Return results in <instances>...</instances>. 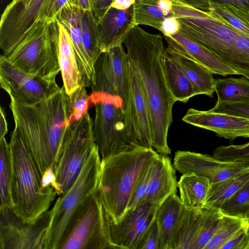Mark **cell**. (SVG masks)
Returning <instances> with one entry per match:
<instances>
[{
  "label": "cell",
  "mask_w": 249,
  "mask_h": 249,
  "mask_svg": "<svg viewBox=\"0 0 249 249\" xmlns=\"http://www.w3.org/2000/svg\"><path fill=\"white\" fill-rule=\"evenodd\" d=\"M163 35L154 34L140 26L127 33L123 44L127 57L141 77L148 102L152 123V148L160 155L171 152L167 143L176 102L166 81L163 58L166 51Z\"/></svg>",
  "instance_id": "1"
},
{
  "label": "cell",
  "mask_w": 249,
  "mask_h": 249,
  "mask_svg": "<svg viewBox=\"0 0 249 249\" xmlns=\"http://www.w3.org/2000/svg\"><path fill=\"white\" fill-rule=\"evenodd\" d=\"M67 94L63 86L49 98L33 105L10 97L16 127L24 140L41 177L54 172L69 124Z\"/></svg>",
  "instance_id": "2"
},
{
  "label": "cell",
  "mask_w": 249,
  "mask_h": 249,
  "mask_svg": "<svg viewBox=\"0 0 249 249\" xmlns=\"http://www.w3.org/2000/svg\"><path fill=\"white\" fill-rule=\"evenodd\" d=\"M159 155L138 147L101 160L97 190L109 221L116 223L125 213L142 174Z\"/></svg>",
  "instance_id": "3"
},
{
  "label": "cell",
  "mask_w": 249,
  "mask_h": 249,
  "mask_svg": "<svg viewBox=\"0 0 249 249\" xmlns=\"http://www.w3.org/2000/svg\"><path fill=\"white\" fill-rule=\"evenodd\" d=\"M9 143L13 166L12 208L23 221L30 222L49 210L57 194L54 189L43 187L35 159L16 127Z\"/></svg>",
  "instance_id": "4"
},
{
  "label": "cell",
  "mask_w": 249,
  "mask_h": 249,
  "mask_svg": "<svg viewBox=\"0 0 249 249\" xmlns=\"http://www.w3.org/2000/svg\"><path fill=\"white\" fill-rule=\"evenodd\" d=\"M101 159L96 145L78 178L56 200L44 249H58L72 218L88 197L98 189Z\"/></svg>",
  "instance_id": "5"
},
{
  "label": "cell",
  "mask_w": 249,
  "mask_h": 249,
  "mask_svg": "<svg viewBox=\"0 0 249 249\" xmlns=\"http://www.w3.org/2000/svg\"><path fill=\"white\" fill-rule=\"evenodd\" d=\"M4 56L18 68L42 77L56 78L60 71L56 36L46 20L36 21L19 45Z\"/></svg>",
  "instance_id": "6"
},
{
  "label": "cell",
  "mask_w": 249,
  "mask_h": 249,
  "mask_svg": "<svg viewBox=\"0 0 249 249\" xmlns=\"http://www.w3.org/2000/svg\"><path fill=\"white\" fill-rule=\"evenodd\" d=\"M92 124L87 112L68 127L55 170V191L58 196L73 184L96 146Z\"/></svg>",
  "instance_id": "7"
},
{
  "label": "cell",
  "mask_w": 249,
  "mask_h": 249,
  "mask_svg": "<svg viewBox=\"0 0 249 249\" xmlns=\"http://www.w3.org/2000/svg\"><path fill=\"white\" fill-rule=\"evenodd\" d=\"M58 249H117L110 239L108 219L97 190L72 218Z\"/></svg>",
  "instance_id": "8"
},
{
  "label": "cell",
  "mask_w": 249,
  "mask_h": 249,
  "mask_svg": "<svg viewBox=\"0 0 249 249\" xmlns=\"http://www.w3.org/2000/svg\"><path fill=\"white\" fill-rule=\"evenodd\" d=\"M117 99L103 97L95 104L92 132L101 160L138 147L129 135L125 113Z\"/></svg>",
  "instance_id": "9"
},
{
  "label": "cell",
  "mask_w": 249,
  "mask_h": 249,
  "mask_svg": "<svg viewBox=\"0 0 249 249\" xmlns=\"http://www.w3.org/2000/svg\"><path fill=\"white\" fill-rule=\"evenodd\" d=\"M0 249H44L51 221V210L25 222L12 208L0 210Z\"/></svg>",
  "instance_id": "10"
},
{
  "label": "cell",
  "mask_w": 249,
  "mask_h": 249,
  "mask_svg": "<svg viewBox=\"0 0 249 249\" xmlns=\"http://www.w3.org/2000/svg\"><path fill=\"white\" fill-rule=\"evenodd\" d=\"M223 214L220 209L184 206L169 249H204Z\"/></svg>",
  "instance_id": "11"
},
{
  "label": "cell",
  "mask_w": 249,
  "mask_h": 249,
  "mask_svg": "<svg viewBox=\"0 0 249 249\" xmlns=\"http://www.w3.org/2000/svg\"><path fill=\"white\" fill-rule=\"evenodd\" d=\"M0 83L10 97L30 105L46 100L61 89L55 78L26 72L13 65L3 54L0 57Z\"/></svg>",
  "instance_id": "12"
},
{
  "label": "cell",
  "mask_w": 249,
  "mask_h": 249,
  "mask_svg": "<svg viewBox=\"0 0 249 249\" xmlns=\"http://www.w3.org/2000/svg\"><path fill=\"white\" fill-rule=\"evenodd\" d=\"M127 66L129 92L125 112L126 129L136 145L151 148L152 123L147 96L138 70L129 59Z\"/></svg>",
  "instance_id": "13"
},
{
  "label": "cell",
  "mask_w": 249,
  "mask_h": 249,
  "mask_svg": "<svg viewBox=\"0 0 249 249\" xmlns=\"http://www.w3.org/2000/svg\"><path fill=\"white\" fill-rule=\"evenodd\" d=\"M47 0H13L3 11L0 21V47L7 55L23 39L37 20Z\"/></svg>",
  "instance_id": "14"
},
{
  "label": "cell",
  "mask_w": 249,
  "mask_h": 249,
  "mask_svg": "<svg viewBox=\"0 0 249 249\" xmlns=\"http://www.w3.org/2000/svg\"><path fill=\"white\" fill-rule=\"evenodd\" d=\"M160 206L145 200L127 210L116 223L108 220L110 239L116 249H139Z\"/></svg>",
  "instance_id": "15"
},
{
  "label": "cell",
  "mask_w": 249,
  "mask_h": 249,
  "mask_svg": "<svg viewBox=\"0 0 249 249\" xmlns=\"http://www.w3.org/2000/svg\"><path fill=\"white\" fill-rule=\"evenodd\" d=\"M173 166L182 174L195 173L209 178L211 183L220 182L249 170V164L227 162L213 156L189 151L175 154Z\"/></svg>",
  "instance_id": "16"
},
{
  "label": "cell",
  "mask_w": 249,
  "mask_h": 249,
  "mask_svg": "<svg viewBox=\"0 0 249 249\" xmlns=\"http://www.w3.org/2000/svg\"><path fill=\"white\" fill-rule=\"evenodd\" d=\"M128 59L123 44L102 53L94 63L93 73L100 83L113 87L122 99L124 112L129 92Z\"/></svg>",
  "instance_id": "17"
},
{
  "label": "cell",
  "mask_w": 249,
  "mask_h": 249,
  "mask_svg": "<svg viewBox=\"0 0 249 249\" xmlns=\"http://www.w3.org/2000/svg\"><path fill=\"white\" fill-rule=\"evenodd\" d=\"M185 123L215 132L230 140L249 138V119L228 114L189 108L182 119Z\"/></svg>",
  "instance_id": "18"
},
{
  "label": "cell",
  "mask_w": 249,
  "mask_h": 249,
  "mask_svg": "<svg viewBox=\"0 0 249 249\" xmlns=\"http://www.w3.org/2000/svg\"><path fill=\"white\" fill-rule=\"evenodd\" d=\"M169 53L198 64L214 74L227 76L238 75L231 67L211 52L179 32L171 36H163Z\"/></svg>",
  "instance_id": "19"
},
{
  "label": "cell",
  "mask_w": 249,
  "mask_h": 249,
  "mask_svg": "<svg viewBox=\"0 0 249 249\" xmlns=\"http://www.w3.org/2000/svg\"><path fill=\"white\" fill-rule=\"evenodd\" d=\"M134 26L132 6L124 10L110 7L98 22V47L101 52L123 44Z\"/></svg>",
  "instance_id": "20"
},
{
  "label": "cell",
  "mask_w": 249,
  "mask_h": 249,
  "mask_svg": "<svg viewBox=\"0 0 249 249\" xmlns=\"http://www.w3.org/2000/svg\"><path fill=\"white\" fill-rule=\"evenodd\" d=\"M51 23L57 38L58 60L63 87L69 96L83 86L82 77L73 44L68 32L57 20Z\"/></svg>",
  "instance_id": "21"
},
{
  "label": "cell",
  "mask_w": 249,
  "mask_h": 249,
  "mask_svg": "<svg viewBox=\"0 0 249 249\" xmlns=\"http://www.w3.org/2000/svg\"><path fill=\"white\" fill-rule=\"evenodd\" d=\"M82 15L81 9L75 6H68L59 12L55 20L65 27L71 37L83 86L90 87L93 70L88 62L82 45Z\"/></svg>",
  "instance_id": "22"
},
{
  "label": "cell",
  "mask_w": 249,
  "mask_h": 249,
  "mask_svg": "<svg viewBox=\"0 0 249 249\" xmlns=\"http://www.w3.org/2000/svg\"><path fill=\"white\" fill-rule=\"evenodd\" d=\"M177 187L176 169L171 159L160 155L152 163L146 200L160 205L168 197L176 194Z\"/></svg>",
  "instance_id": "23"
},
{
  "label": "cell",
  "mask_w": 249,
  "mask_h": 249,
  "mask_svg": "<svg viewBox=\"0 0 249 249\" xmlns=\"http://www.w3.org/2000/svg\"><path fill=\"white\" fill-rule=\"evenodd\" d=\"M183 207L176 194L170 196L159 207L155 216L159 232V249H169Z\"/></svg>",
  "instance_id": "24"
},
{
  "label": "cell",
  "mask_w": 249,
  "mask_h": 249,
  "mask_svg": "<svg viewBox=\"0 0 249 249\" xmlns=\"http://www.w3.org/2000/svg\"><path fill=\"white\" fill-rule=\"evenodd\" d=\"M172 0H136L132 6L135 26H148L160 31L163 20L172 16Z\"/></svg>",
  "instance_id": "25"
},
{
  "label": "cell",
  "mask_w": 249,
  "mask_h": 249,
  "mask_svg": "<svg viewBox=\"0 0 249 249\" xmlns=\"http://www.w3.org/2000/svg\"><path fill=\"white\" fill-rule=\"evenodd\" d=\"M163 67L168 86L175 101L186 103L194 96V89L178 59L166 51Z\"/></svg>",
  "instance_id": "26"
},
{
  "label": "cell",
  "mask_w": 249,
  "mask_h": 249,
  "mask_svg": "<svg viewBox=\"0 0 249 249\" xmlns=\"http://www.w3.org/2000/svg\"><path fill=\"white\" fill-rule=\"evenodd\" d=\"M248 180L249 170L225 180L211 183L201 206L208 209H220Z\"/></svg>",
  "instance_id": "27"
},
{
  "label": "cell",
  "mask_w": 249,
  "mask_h": 249,
  "mask_svg": "<svg viewBox=\"0 0 249 249\" xmlns=\"http://www.w3.org/2000/svg\"><path fill=\"white\" fill-rule=\"evenodd\" d=\"M211 183L208 178L195 173L184 174L178 181L179 198L184 206H201Z\"/></svg>",
  "instance_id": "28"
},
{
  "label": "cell",
  "mask_w": 249,
  "mask_h": 249,
  "mask_svg": "<svg viewBox=\"0 0 249 249\" xmlns=\"http://www.w3.org/2000/svg\"><path fill=\"white\" fill-rule=\"evenodd\" d=\"M216 103L249 102V80L230 77L215 80Z\"/></svg>",
  "instance_id": "29"
},
{
  "label": "cell",
  "mask_w": 249,
  "mask_h": 249,
  "mask_svg": "<svg viewBox=\"0 0 249 249\" xmlns=\"http://www.w3.org/2000/svg\"><path fill=\"white\" fill-rule=\"evenodd\" d=\"M177 57V56H176ZM194 89V96L204 94L213 96L215 80L208 69L189 60L177 57Z\"/></svg>",
  "instance_id": "30"
},
{
  "label": "cell",
  "mask_w": 249,
  "mask_h": 249,
  "mask_svg": "<svg viewBox=\"0 0 249 249\" xmlns=\"http://www.w3.org/2000/svg\"><path fill=\"white\" fill-rule=\"evenodd\" d=\"M0 210L12 208L13 166L11 149L5 137L0 139Z\"/></svg>",
  "instance_id": "31"
},
{
  "label": "cell",
  "mask_w": 249,
  "mask_h": 249,
  "mask_svg": "<svg viewBox=\"0 0 249 249\" xmlns=\"http://www.w3.org/2000/svg\"><path fill=\"white\" fill-rule=\"evenodd\" d=\"M82 42L88 62L93 70L94 63L102 53L98 47V21L92 12L83 11Z\"/></svg>",
  "instance_id": "32"
},
{
  "label": "cell",
  "mask_w": 249,
  "mask_h": 249,
  "mask_svg": "<svg viewBox=\"0 0 249 249\" xmlns=\"http://www.w3.org/2000/svg\"><path fill=\"white\" fill-rule=\"evenodd\" d=\"M204 8L222 18L244 34L249 36V10L229 3L222 4L209 2Z\"/></svg>",
  "instance_id": "33"
},
{
  "label": "cell",
  "mask_w": 249,
  "mask_h": 249,
  "mask_svg": "<svg viewBox=\"0 0 249 249\" xmlns=\"http://www.w3.org/2000/svg\"><path fill=\"white\" fill-rule=\"evenodd\" d=\"M249 228L247 217L223 214L216 231L204 249H220L221 247L238 232Z\"/></svg>",
  "instance_id": "34"
},
{
  "label": "cell",
  "mask_w": 249,
  "mask_h": 249,
  "mask_svg": "<svg viewBox=\"0 0 249 249\" xmlns=\"http://www.w3.org/2000/svg\"><path fill=\"white\" fill-rule=\"evenodd\" d=\"M225 214L244 217L249 214V180L220 209Z\"/></svg>",
  "instance_id": "35"
},
{
  "label": "cell",
  "mask_w": 249,
  "mask_h": 249,
  "mask_svg": "<svg viewBox=\"0 0 249 249\" xmlns=\"http://www.w3.org/2000/svg\"><path fill=\"white\" fill-rule=\"evenodd\" d=\"M69 111V124L79 121L88 112L90 95L88 94L86 87L81 86L71 95H67Z\"/></svg>",
  "instance_id": "36"
},
{
  "label": "cell",
  "mask_w": 249,
  "mask_h": 249,
  "mask_svg": "<svg viewBox=\"0 0 249 249\" xmlns=\"http://www.w3.org/2000/svg\"><path fill=\"white\" fill-rule=\"evenodd\" d=\"M213 156L224 161L249 164V142L242 144L220 145L214 150Z\"/></svg>",
  "instance_id": "37"
},
{
  "label": "cell",
  "mask_w": 249,
  "mask_h": 249,
  "mask_svg": "<svg viewBox=\"0 0 249 249\" xmlns=\"http://www.w3.org/2000/svg\"><path fill=\"white\" fill-rule=\"evenodd\" d=\"M153 161L144 169L130 197L127 211L146 200Z\"/></svg>",
  "instance_id": "38"
},
{
  "label": "cell",
  "mask_w": 249,
  "mask_h": 249,
  "mask_svg": "<svg viewBox=\"0 0 249 249\" xmlns=\"http://www.w3.org/2000/svg\"><path fill=\"white\" fill-rule=\"evenodd\" d=\"M75 1L76 0H47L36 21L46 20L52 23L55 20L56 15L63 8L75 6Z\"/></svg>",
  "instance_id": "39"
},
{
  "label": "cell",
  "mask_w": 249,
  "mask_h": 249,
  "mask_svg": "<svg viewBox=\"0 0 249 249\" xmlns=\"http://www.w3.org/2000/svg\"><path fill=\"white\" fill-rule=\"evenodd\" d=\"M209 110L249 119V102L216 103Z\"/></svg>",
  "instance_id": "40"
},
{
  "label": "cell",
  "mask_w": 249,
  "mask_h": 249,
  "mask_svg": "<svg viewBox=\"0 0 249 249\" xmlns=\"http://www.w3.org/2000/svg\"><path fill=\"white\" fill-rule=\"evenodd\" d=\"M249 228L238 232L226 242L220 249H249Z\"/></svg>",
  "instance_id": "41"
},
{
  "label": "cell",
  "mask_w": 249,
  "mask_h": 249,
  "mask_svg": "<svg viewBox=\"0 0 249 249\" xmlns=\"http://www.w3.org/2000/svg\"><path fill=\"white\" fill-rule=\"evenodd\" d=\"M159 232L156 220L147 230L139 249H159Z\"/></svg>",
  "instance_id": "42"
},
{
  "label": "cell",
  "mask_w": 249,
  "mask_h": 249,
  "mask_svg": "<svg viewBox=\"0 0 249 249\" xmlns=\"http://www.w3.org/2000/svg\"><path fill=\"white\" fill-rule=\"evenodd\" d=\"M179 23L173 16L167 17L162 22L160 31L163 36H171L179 31Z\"/></svg>",
  "instance_id": "43"
},
{
  "label": "cell",
  "mask_w": 249,
  "mask_h": 249,
  "mask_svg": "<svg viewBox=\"0 0 249 249\" xmlns=\"http://www.w3.org/2000/svg\"><path fill=\"white\" fill-rule=\"evenodd\" d=\"M114 0H94L92 12L98 22L111 7Z\"/></svg>",
  "instance_id": "44"
},
{
  "label": "cell",
  "mask_w": 249,
  "mask_h": 249,
  "mask_svg": "<svg viewBox=\"0 0 249 249\" xmlns=\"http://www.w3.org/2000/svg\"><path fill=\"white\" fill-rule=\"evenodd\" d=\"M136 0H114L111 7L121 10H126L132 7Z\"/></svg>",
  "instance_id": "45"
},
{
  "label": "cell",
  "mask_w": 249,
  "mask_h": 249,
  "mask_svg": "<svg viewBox=\"0 0 249 249\" xmlns=\"http://www.w3.org/2000/svg\"><path fill=\"white\" fill-rule=\"evenodd\" d=\"M209 1L211 3L216 4L231 3L249 10V0H209Z\"/></svg>",
  "instance_id": "46"
},
{
  "label": "cell",
  "mask_w": 249,
  "mask_h": 249,
  "mask_svg": "<svg viewBox=\"0 0 249 249\" xmlns=\"http://www.w3.org/2000/svg\"><path fill=\"white\" fill-rule=\"evenodd\" d=\"M8 132V124L4 109H0V139L4 137Z\"/></svg>",
  "instance_id": "47"
},
{
  "label": "cell",
  "mask_w": 249,
  "mask_h": 249,
  "mask_svg": "<svg viewBox=\"0 0 249 249\" xmlns=\"http://www.w3.org/2000/svg\"><path fill=\"white\" fill-rule=\"evenodd\" d=\"M94 0H76L75 6L83 11H92Z\"/></svg>",
  "instance_id": "48"
},
{
  "label": "cell",
  "mask_w": 249,
  "mask_h": 249,
  "mask_svg": "<svg viewBox=\"0 0 249 249\" xmlns=\"http://www.w3.org/2000/svg\"><path fill=\"white\" fill-rule=\"evenodd\" d=\"M246 217L248 218V220H249V214L246 216Z\"/></svg>",
  "instance_id": "49"
},
{
  "label": "cell",
  "mask_w": 249,
  "mask_h": 249,
  "mask_svg": "<svg viewBox=\"0 0 249 249\" xmlns=\"http://www.w3.org/2000/svg\"></svg>",
  "instance_id": "50"
}]
</instances>
